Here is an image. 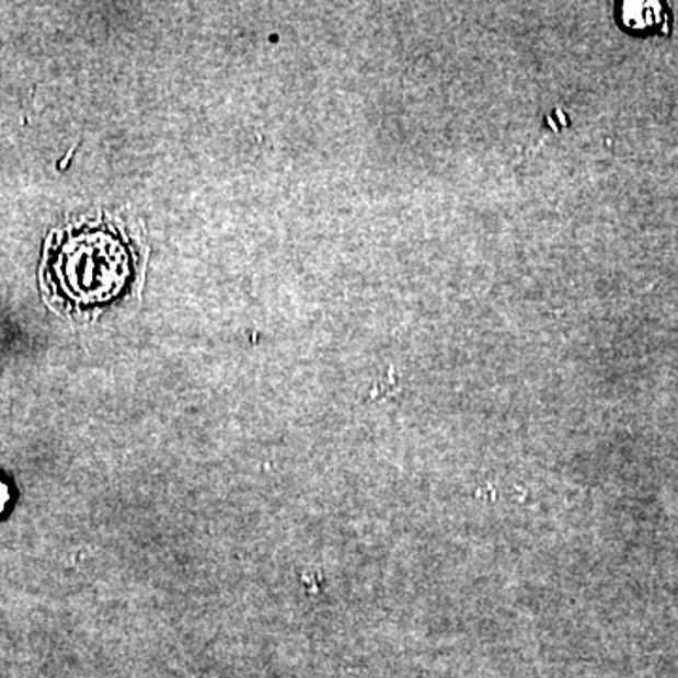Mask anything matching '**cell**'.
<instances>
[{"label": "cell", "instance_id": "cell-1", "mask_svg": "<svg viewBox=\"0 0 678 678\" xmlns=\"http://www.w3.org/2000/svg\"><path fill=\"white\" fill-rule=\"evenodd\" d=\"M135 251L110 222L55 232L47 243L44 281L57 302L81 311L115 300L135 272Z\"/></svg>", "mask_w": 678, "mask_h": 678}, {"label": "cell", "instance_id": "cell-2", "mask_svg": "<svg viewBox=\"0 0 678 678\" xmlns=\"http://www.w3.org/2000/svg\"><path fill=\"white\" fill-rule=\"evenodd\" d=\"M618 23L632 34H664L669 31V10L662 2H622Z\"/></svg>", "mask_w": 678, "mask_h": 678}, {"label": "cell", "instance_id": "cell-3", "mask_svg": "<svg viewBox=\"0 0 678 678\" xmlns=\"http://www.w3.org/2000/svg\"><path fill=\"white\" fill-rule=\"evenodd\" d=\"M8 502H10V491H8L7 483L0 479V513L7 509Z\"/></svg>", "mask_w": 678, "mask_h": 678}]
</instances>
